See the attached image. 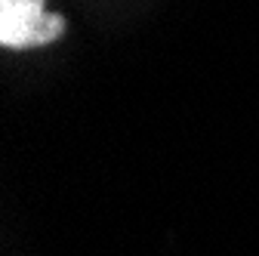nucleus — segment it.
<instances>
[{"instance_id":"1","label":"nucleus","mask_w":259,"mask_h":256,"mask_svg":"<svg viewBox=\"0 0 259 256\" xmlns=\"http://www.w3.org/2000/svg\"><path fill=\"white\" fill-rule=\"evenodd\" d=\"M68 22L59 13H47V0H0V47L37 50L56 44Z\"/></svg>"}]
</instances>
